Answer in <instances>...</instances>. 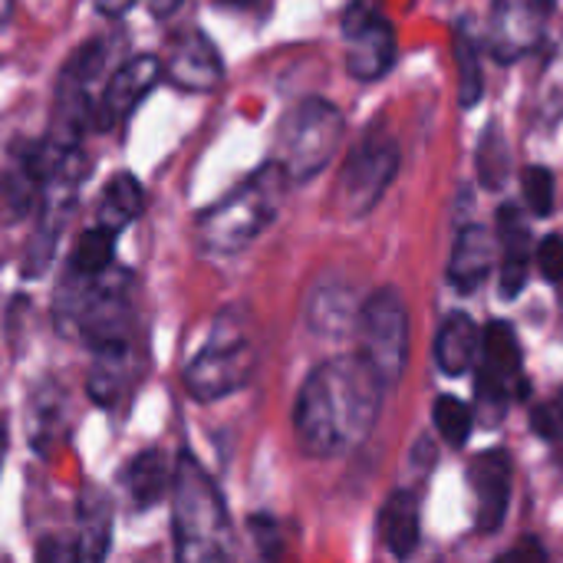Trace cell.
Segmentation results:
<instances>
[{
	"label": "cell",
	"instance_id": "e0dca14e",
	"mask_svg": "<svg viewBox=\"0 0 563 563\" xmlns=\"http://www.w3.org/2000/svg\"><path fill=\"white\" fill-rule=\"evenodd\" d=\"M498 238L505 247V264H501V297L515 300L528 277H531V228L521 214L518 205H501L498 208Z\"/></svg>",
	"mask_w": 563,
	"mask_h": 563
},
{
	"label": "cell",
	"instance_id": "9c48e42d",
	"mask_svg": "<svg viewBox=\"0 0 563 563\" xmlns=\"http://www.w3.org/2000/svg\"><path fill=\"white\" fill-rule=\"evenodd\" d=\"M521 383V343L508 320H495L482 336V366H478V416L485 426H498L511 402V386ZM528 386V383H521Z\"/></svg>",
	"mask_w": 563,
	"mask_h": 563
},
{
	"label": "cell",
	"instance_id": "f35d334b",
	"mask_svg": "<svg viewBox=\"0 0 563 563\" xmlns=\"http://www.w3.org/2000/svg\"><path fill=\"white\" fill-rule=\"evenodd\" d=\"M561 310H563V297H561Z\"/></svg>",
	"mask_w": 563,
	"mask_h": 563
},
{
	"label": "cell",
	"instance_id": "8fae6325",
	"mask_svg": "<svg viewBox=\"0 0 563 563\" xmlns=\"http://www.w3.org/2000/svg\"><path fill=\"white\" fill-rule=\"evenodd\" d=\"M162 59L152 56V53H142V56H132L125 59L102 86L99 99H96V109H92V129H115L122 125L135 106L152 92V86L162 79Z\"/></svg>",
	"mask_w": 563,
	"mask_h": 563
},
{
	"label": "cell",
	"instance_id": "74e56055",
	"mask_svg": "<svg viewBox=\"0 0 563 563\" xmlns=\"http://www.w3.org/2000/svg\"><path fill=\"white\" fill-rule=\"evenodd\" d=\"M218 3H224V7H247L251 0H218Z\"/></svg>",
	"mask_w": 563,
	"mask_h": 563
},
{
	"label": "cell",
	"instance_id": "ab89813d",
	"mask_svg": "<svg viewBox=\"0 0 563 563\" xmlns=\"http://www.w3.org/2000/svg\"><path fill=\"white\" fill-rule=\"evenodd\" d=\"M561 406H563V396H561Z\"/></svg>",
	"mask_w": 563,
	"mask_h": 563
},
{
	"label": "cell",
	"instance_id": "cb8c5ba5",
	"mask_svg": "<svg viewBox=\"0 0 563 563\" xmlns=\"http://www.w3.org/2000/svg\"><path fill=\"white\" fill-rule=\"evenodd\" d=\"M125 373H129V343L96 350V363L89 369V396H92V402L109 409L122 396Z\"/></svg>",
	"mask_w": 563,
	"mask_h": 563
},
{
	"label": "cell",
	"instance_id": "5bb4252c",
	"mask_svg": "<svg viewBox=\"0 0 563 563\" xmlns=\"http://www.w3.org/2000/svg\"><path fill=\"white\" fill-rule=\"evenodd\" d=\"M472 492L478 508V531L495 534L505 525L508 501H511V455L505 449L482 452L472 462Z\"/></svg>",
	"mask_w": 563,
	"mask_h": 563
},
{
	"label": "cell",
	"instance_id": "ba28073f",
	"mask_svg": "<svg viewBox=\"0 0 563 563\" xmlns=\"http://www.w3.org/2000/svg\"><path fill=\"white\" fill-rule=\"evenodd\" d=\"M86 175V162L79 155V148H69L59 165L53 168V175L46 178L43 185V195H40V221L30 234V244H26V254H23V274L26 277H40L53 257V247L59 241V231L73 211V201H76V191H79V181Z\"/></svg>",
	"mask_w": 563,
	"mask_h": 563
},
{
	"label": "cell",
	"instance_id": "4fadbf2b",
	"mask_svg": "<svg viewBox=\"0 0 563 563\" xmlns=\"http://www.w3.org/2000/svg\"><path fill=\"white\" fill-rule=\"evenodd\" d=\"M346 33V66L356 79H379L396 59V30L363 7H350L343 16Z\"/></svg>",
	"mask_w": 563,
	"mask_h": 563
},
{
	"label": "cell",
	"instance_id": "ffe728a7",
	"mask_svg": "<svg viewBox=\"0 0 563 563\" xmlns=\"http://www.w3.org/2000/svg\"><path fill=\"white\" fill-rule=\"evenodd\" d=\"M482 356V333L468 313H452L435 336V363L445 376H465Z\"/></svg>",
	"mask_w": 563,
	"mask_h": 563
},
{
	"label": "cell",
	"instance_id": "83f0119b",
	"mask_svg": "<svg viewBox=\"0 0 563 563\" xmlns=\"http://www.w3.org/2000/svg\"><path fill=\"white\" fill-rule=\"evenodd\" d=\"M472 426H475V412L459 396H439V402H435V429L442 432V439L452 449H462L468 442Z\"/></svg>",
	"mask_w": 563,
	"mask_h": 563
},
{
	"label": "cell",
	"instance_id": "4dcf8cb0",
	"mask_svg": "<svg viewBox=\"0 0 563 563\" xmlns=\"http://www.w3.org/2000/svg\"><path fill=\"white\" fill-rule=\"evenodd\" d=\"M538 267H541V274H544L551 284H561L563 280V238L561 234H548V238L538 244Z\"/></svg>",
	"mask_w": 563,
	"mask_h": 563
},
{
	"label": "cell",
	"instance_id": "7c38bea8",
	"mask_svg": "<svg viewBox=\"0 0 563 563\" xmlns=\"http://www.w3.org/2000/svg\"><path fill=\"white\" fill-rule=\"evenodd\" d=\"M551 10L554 0H495L492 30H488L492 53L501 63H515L518 56L531 53L544 36Z\"/></svg>",
	"mask_w": 563,
	"mask_h": 563
},
{
	"label": "cell",
	"instance_id": "d4e9b609",
	"mask_svg": "<svg viewBox=\"0 0 563 563\" xmlns=\"http://www.w3.org/2000/svg\"><path fill=\"white\" fill-rule=\"evenodd\" d=\"M115 241L119 234L106 224H92L79 234L76 247H73V257H69V271L76 274H86V277H99L112 267V257H115Z\"/></svg>",
	"mask_w": 563,
	"mask_h": 563
},
{
	"label": "cell",
	"instance_id": "44dd1931",
	"mask_svg": "<svg viewBox=\"0 0 563 563\" xmlns=\"http://www.w3.org/2000/svg\"><path fill=\"white\" fill-rule=\"evenodd\" d=\"M379 531H383V544L393 558H399V561L412 558V551L419 548V534H422L419 498L412 492H396L379 511Z\"/></svg>",
	"mask_w": 563,
	"mask_h": 563
},
{
	"label": "cell",
	"instance_id": "484cf974",
	"mask_svg": "<svg viewBox=\"0 0 563 563\" xmlns=\"http://www.w3.org/2000/svg\"><path fill=\"white\" fill-rule=\"evenodd\" d=\"M511 175V148L498 122H488L478 142V181L488 191H501Z\"/></svg>",
	"mask_w": 563,
	"mask_h": 563
},
{
	"label": "cell",
	"instance_id": "277c9868",
	"mask_svg": "<svg viewBox=\"0 0 563 563\" xmlns=\"http://www.w3.org/2000/svg\"><path fill=\"white\" fill-rule=\"evenodd\" d=\"M343 139V115L327 99H303L280 125V165L290 181L320 175Z\"/></svg>",
	"mask_w": 563,
	"mask_h": 563
},
{
	"label": "cell",
	"instance_id": "836d02e7",
	"mask_svg": "<svg viewBox=\"0 0 563 563\" xmlns=\"http://www.w3.org/2000/svg\"><path fill=\"white\" fill-rule=\"evenodd\" d=\"M40 561H76V544H56V541H43L36 551Z\"/></svg>",
	"mask_w": 563,
	"mask_h": 563
},
{
	"label": "cell",
	"instance_id": "8992f818",
	"mask_svg": "<svg viewBox=\"0 0 563 563\" xmlns=\"http://www.w3.org/2000/svg\"><path fill=\"white\" fill-rule=\"evenodd\" d=\"M360 340L363 356L379 373L383 386H396L409 360V313L396 287L376 290L360 310Z\"/></svg>",
	"mask_w": 563,
	"mask_h": 563
},
{
	"label": "cell",
	"instance_id": "5b68a950",
	"mask_svg": "<svg viewBox=\"0 0 563 563\" xmlns=\"http://www.w3.org/2000/svg\"><path fill=\"white\" fill-rule=\"evenodd\" d=\"M254 366H257L254 346L247 343L244 330L238 323H231V317H224V320H218L205 350L185 366L181 379H185V389L191 399L214 402V399H224V396L244 389Z\"/></svg>",
	"mask_w": 563,
	"mask_h": 563
},
{
	"label": "cell",
	"instance_id": "d6986e66",
	"mask_svg": "<svg viewBox=\"0 0 563 563\" xmlns=\"http://www.w3.org/2000/svg\"><path fill=\"white\" fill-rule=\"evenodd\" d=\"M492 261H495V247H492L485 228L465 224L455 238V251H452V264H449L452 284L462 294H475L485 284V277L492 274Z\"/></svg>",
	"mask_w": 563,
	"mask_h": 563
},
{
	"label": "cell",
	"instance_id": "6da1fadb",
	"mask_svg": "<svg viewBox=\"0 0 563 563\" xmlns=\"http://www.w3.org/2000/svg\"><path fill=\"white\" fill-rule=\"evenodd\" d=\"M383 379L373 363L360 356H336L317 366L294 412L297 442L310 459H333L366 442L379 419Z\"/></svg>",
	"mask_w": 563,
	"mask_h": 563
},
{
	"label": "cell",
	"instance_id": "2e32d148",
	"mask_svg": "<svg viewBox=\"0 0 563 563\" xmlns=\"http://www.w3.org/2000/svg\"><path fill=\"white\" fill-rule=\"evenodd\" d=\"M303 320L307 327L317 333V336H327V340H340L353 330V323L360 320V310H356V297L353 290L336 280V277H323L310 297H307V310H303Z\"/></svg>",
	"mask_w": 563,
	"mask_h": 563
},
{
	"label": "cell",
	"instance_id": "603a6c76",
	"mask_svg": "<svg viewBox=\"0 0 563 563\" xmlns=\"http://www.w3.org/2000/svg\"><path fill=\"white\" fill-rule=\"evenodd\" d=\"M139 214H142V185H139V178L129 175V172L112 175L106 181V188H102V201H99V211H96V224H106L115 234H122Z\"/></svg>",
	"mask_w": 563,
	"mask_h": 563
},
{
	"label": "cell",
	"instance_id": "8d00e7d4",
	"mask_svg": "<svg viewBox=\"0 0 563 563\" xmlns=\"http://www.w3.org/2000/svg\"><path fill=\"white\" fill-rule=\"evenodd\" d=\"M10 10H13V0H0V26L7 23V16H10Z\"/></svg>",
	"mask_w": 563,
	"mask_h": 563
},
{
	"label": "cell",
	"instance_id": "f546056e",
	"mask_svg": "<svg viewBox=\"0 0 563 563\" xmlns=\"http://www.w3.org/2000/svg\"><path fill=\"white\" fill-rule=\"evenodd\" d=\"M521 188H525V198L538 218H548L554 211V175H551V168H544V165L525 168Z\"/></svg>",
	"mask_w": 563,
	"mask_h": 563
},
{
	"label": "cell",
	"instance_id": "ac0fdd59",
	"mask_svg": "<svg viewBox=\"0 0 563 563\" xmlns=\"http://www.w3.org/2000/svg\"><path fill=\"white\" fill-rule=\"evenodd\" d=\"M112 541V501L86 488L76 505V561H102Z\"/></svg>",
	"mask_w": 563,
	"mask_h": 563
},
{
	"label": "cell",
	"instance_id": "4316f807",
	"mask_svg": "<svg viewBox=\"0 0 563 563\" xmlns=\"http://www.w3.org/2000/svg\"><path fill=\"white\" fill-rule=\"evenodd\" d=\"M455 63H459V99L465 109H475L485 96V69L478 46L465 26L455 30Z\"/></svg>",
	"mask_w": 563,
	"mask_h": 563
},
{
	"label": "cell",
	"instance_id": "1f68e13d",
	"mask_svg": "<svg viewBox=\"0 0 563 563\" xmlns=\"http://www.w3.org/2000/svg\"><path fill=\"white\" fill-rule=\"evenodd\" d=\"M501 561L508 563H518V561H528V563H541L548 561V551L534 541V538H525L515 551H508V554H501Z\"/></svg>",
	"mask_w": 563,
	"mask_h": 563
},
{
	"label": "cell",
	"instance_id": "30bf717a",
	"mask_svg": "<svg viewBox=\"0 0 563 563\" xmlns=\"http://www.w3.org/2000/svg\"><path fill=\"white\" fill-rule=\"evenodd\" d=\"M399 172V148L389 139H363L340 172V208L346 218H366Z\"/></svg>",
	"mask_w": 563,
	"mask_h": 563
},
{
	"label": "cell",
	"instance_id": "7402d4cb",
	"mask_svg": "<svg viewBox=\"0 0 563 563\" xmlns=\"http://www.w3.org/2000/svg\"><path fill=\"white\" fill-rule=\"evenodd\" d=\"M172 482H175V472L168 468V459L158 449L135 455L125 468V488H129V498L135 501V508H148V505L162 501V495L172 488Z\"/></svg>",
	"mask_w": 563,
	"mask_h": 563
},
{
	"label": "cell",
	"instance_id": "3957f363",
	"mask_svg": "<svg viewBox=\"0 0 563 563\" xmlns=\"http://www.w3.org/2000/svg\"><path fill=\"white\" fill-rule=\"evenodd\" d=\"M290 178L280 162L261 165L231 195L205 208L195 221L198 244L211 254H234L247 247L280 211Z\"/></svg>",
	"mask_w": 563,
	"mask_h": 563
},
{
	"label": "cell",
	"instance_id": "d590c367",
	"mask_svg": "<svg viewBox=\"0 0 563 563\" xmlns=\"http://www.w3.org/2000/svg\"><path fill=\"white\" fill-rule=\"evenodd\" d=\"M7 445H10V439H7V422H0V468H3V459H7Z\"/></svg>",
	"mask_w": 563,
	"mask_h": 563
},
{
	"label": "cell",
	"instance_id": "52a82bcc",
	"mask_svg": "<svg viewBox=\"0 0 563 563\" xmlns=\"http://www.w3.org/2000/svg\"><path fill=\"white\" fill-rule=\"evenodd\" d=\"M106 63V43L92 40L82 49L69 56L56 79V96H53V122H49V142L63 148H76L79 135L92 129V82L99 79Z\"/></svg>",
	"mask_w": 563,
	"mask_h": 563
},
{
	"label": "cell",
	"instance_id": "f1b7e54d",
	"mask_svg": "<svg viewBox=\"0 0 563 563\" xmlns=\"http://www.w3.org/2000/svg\"><path fill=\"white\" fill-rule=\"evenodd\" d=\"M30 412H33V422H30V429H33V445L43 452V439H49V445H53V435L63 432V422H59V416L66 412V409H63V396H59L56 389H46L43 399H33Z\"/></svg>",
	"mask_w": 563,
	"mask_h": 563
},
{
	"label": "cell",
	"instance_id": "7a4b0ae2",
	"mask_svg": "<svg viewBox=\"0 0 563 563\" xmlns=\"http://www.w3.org/2000/svg\"><path fill=\"white\" fill-rule=\"evenodd\" d=\"M172 531L178 561H228L231 558V521L224 498L211 475L191 452H181L172 482Z\"/></svg>",
	"mask_w": 563,
	"mask_h": 563
},
{
	"label": "cell",
	"instance_id": "e575fe53",
	"mask_svg": "<svg viewBox=\"0 0 563 563\" xmlns=\"http://www.w3.org/2000/svg\"><path fill=\"white\" fill-rule=\"evenodd\" d=\"M135 3L139 0H96V7H99L102 16H125Z\"/></svg>",
	"mask_w": 563,
	"mask_h": 563
},
{
	"label": "cell",
	"instance_id": "d6a6232c",
	"mask_svg": "<svg viewBox=\"0 0 563 563\" xmlns=\"http://www.w3.org/2000/svg\"><path fill=\"white\" fill-rule=\"evenodd\" d=\"M531 426H534V432H538L541 439H554V435H558V419H554V412H551L548 406H538V409L531 412Z\"/></svg>",
	"mask_w": 563,
	"mask_h": 563
},
{
	"label": "cell",
	"instance_id": "9a60e30c",
	"mask_svg": "<svg viewBox=\"0 0 563 563\" xmlns=\"http://www.w3.org/2000/svg\"><path fill=\"white\" fill-rule=\"evenodd\" d=\"M162 69L178 89L188 92H211L224 76L221 53L201 30H188L181 40H175L168 63H162Z\"/></svg>",
	"mask_w": 563,
	"mask_h": 563
}]
</instances>
